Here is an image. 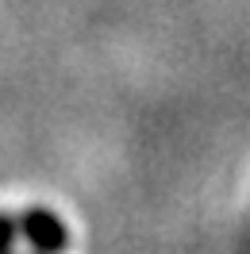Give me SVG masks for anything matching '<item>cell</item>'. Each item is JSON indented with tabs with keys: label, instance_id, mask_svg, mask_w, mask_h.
<instances>
[{
	"label": "cell",
	"instance_id": "3",
	"mask_svg": "<svg viewBox=\"0 0 250 254\" xmlns=\"http://www.w3.org/2000/svg\"><path fill=\"white\" fill-rule=\"evenodd\" d=\"M31 254H39V251H31Z\"/></svg>",
	"mask_w": 250,
	"mask_h": 254
},
{
	"label": "cell",
	"instance_id": "1",
	"mask_svg": "<svg viewBox=\"0 0 250 254\" xmlns=\"http://www.w3.org/2000/svg\"><path fill=\"white\" fill-rule=\"evenodd\" d=\"M19 239H27L31 251L39 254H62L69 247V227L50 208H27L19 216Z\"/></svg>",
	"mask_w": 250,
	"mask_h": 254
},
{
	"label": "cell",
	"instance_id": "2",
	"mask_svg": "<svg viewBox=\"0 0 250 254\" xmlns=\"http://www.w3.org/2000/svg\"><path fill=\"white\" fill-rule=\"evenodd\" d=\"M16 239H19V220H12V216L0 212V254H12Z\"/></svg>",
	"mask_w": 250,
	"mask_h": 254
}]
</instances>
